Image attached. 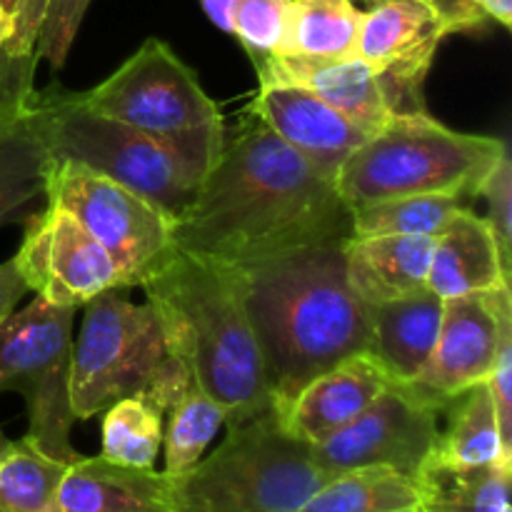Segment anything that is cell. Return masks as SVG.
<instances>
[{
    "label": "cell",
    "mask_w": 512,
    "mask_h": 512,
    "mask_svg": "<svg viewBox=\"0 0 512 512\" xmlns=\"http://www.w3.org/2000/svg\"><path fill=\"white\" fill-rule=\"evenodd\" d=\"M28 293L23 275H20L15 258L0 263V323L15 310L18 300Z\"/></svg>",
    "instance_id": "37"
},
{
    "label": "cell",
    "mask_w": 512,
    "mask_h": 512,
    "mask_svg": "<svg viewBox=\"0 0 512 512\" xmlns=\"http://www.w3.org/2000/svg\"><path fill=\"white\" fill-rule=\"evenodd\" d=\"M175 358L150 303H130L118 290L95 295L85 303L70 358L75 420L103 415L118 400L148 390Z\"/></svg>",
    "instance_id": "8"
},
{
    "label": "cell",
    "mask_w": 512,
    "mask_h": 512,
    "mask_svg": "<svg viewBox=\"0 0 512 512\" xmlns=\"http://www.w3.org/2000/svg\"><path fill=\"white\" fill-rule=\"evenodd\" d=\"M512 463L485 468H448L428 460L418 475L420 512H510Z\"/></svg>",
    "instance_id": "26"
},
{
    "label": "cell",
    "mask_w": 512,
    "mask_h": 512,
    "mask_svg": "<svg viewBox=\"0 0 512 512\" xmlns=\"http://www.w3.org/2000/svg\"><path fill=\"white\" fill-rule=\"evenodd\" d=\"M435 238L368 235L345 240V275L358 300L380 305L428 288Z\"/></svg>",
    "instance_id": "21"
},
{
    "label": "cell",
    "mask_w": 512,
    "mask_h": 512,
    "mask_svg": "<svg viewBox=\"0 0 512 512\" xmlns=\"http://www.w3.org/2000/svg\"><path fill=\"white\" fill-rule=\"evenodd\" d=\"M53 512H173L170 478L80 455L65 468Z\"/></svg>",
    "instance_id": "19"
},
{
    "label": "cell",
    "mask_w": 512,
    "mask_h": 512,
    "mask_svg": "<svg viewBox=\"0 0 512 512\" xmlns=\"http://www.w3.org/2000/svg\"><path fill=\"white\" fill-rule=\"evenodd\" d=\"M0 5H3V8H5V13L13 15L15 8H18V0H0Z\"/></svg>",
    "instance_id": "41"
},
{
    "label": "cell",
    "mask_w": 512,
    "mask_h": 512,
    "mask_svg": "<svg viewBox=\"0 0 512 512\" xmlns=\"http://www.w3.org/2000/svg\"><path fill=\"white\" fill-rule=\"evenodd\" d=\"M445 413L448 428L440 430L430 460L458 470L512 463V450L503 443L488 380L455 395Z\"/></svg>",
    "instance_id": "23"
},
{
    "label": "cell",
    "mask_w": 512,
    "mask_h": 512,
    "mask_svg": "<svg viewBox=\"0 0 512 512\" xmlns=\"http://www.w3.org/2000/svg\"><path fill=\"white\" fill-rule=\"evenodd\" d=\"M508 335H512L510 285L443 300L438 343L415 383L450 403L463 390L488 380Z\"/></svg>",
    "instance_id": "14"
},
{
    "label": "cell",
    "mask_w": 512,
    "mask_h": 512,
    "mask_svg": "<svg viewBox=\"0 0 512 512\" xmlns=\"http://www.w3.org/2000/svg\"><path fill=\"white\" fill-rule=\"evenodd\" d=\"M140 288L168 350L188 365L193 383L228 410V425L273 410L235 265L175 248Z\"/></svg>",
    "instance_id": "3"
},
{
    "label": "cell",
    "mask_w": 512,
    "mask_h": 512,
    "mask_svg": "<svg viewBox=\"0 0 512 512\" xmlns=\"http://www.w3.org/2000/svg\"><path fill=\"white\" fill-rule=\"evenodd\" d=\"M293 0H238L230 35L240 40L253 63L278 55L283 48Z\"/></svg>",
    "instance_id": "31"
},
{
    "label": "cell",
    "mask_w": 512,
    "mask_h": 512,
    "mask_svg": "<svg viewBox=\"0 0 512 512\" xmlns=\"http://www.w3.org/2000/svg\"><path fill=\"white\" fill-rule=\"evenodd\" d=\"M33 75L0 60V225L25 223L48 205L53 158L35 113Z\"/></svg>",
    "instance_id": "15"
},
{
    "label": "cell",
    "mask_w": 512,
    "mask_h": 512,
    "mask_svg": "<svg viewBox=\"0 0 512 512\" xmlns=\"http://www.w3.org/2000/svg\"><path fill=\"white\" fill-rule=\"evenodd\" d=\"M328 478L270 410L230 423L213 455L170 478V495L173 512H300Z\"/></svg>",
    "instance_id": "5"
},
{
    "label": "cell",
    "mask_w": 512,
    "mask_h": 512,
    "mask_svg": "<svg viewBox=\"0 0 512 512\" xmlns=\"http://www.w3.org/2000/svg\"><path fill=\"white\" fill-rule=\"evenodd\" d=\"M250 113L263 120L310 168L333 183L345 160L370 138L333 105L298 85H260L250 103Z\"/></svg>",
    "instance_id": "16"
},
{
    "label": "cell",
    "mask_w": 512,
    "mask_h": 512,
    "mask_svg": "<svg viewBox=\"0 0 512 512\" xmlns=\"http://www.w3.org/2000/svg\"><path fill=\"white\" fill-rule=\"evenodd\" d=\"M420 3L428 5L438 15L448 35L473 33L488 23L485 13L480 10V0H420Z\"/></svg>",
    "instance_id": "36"
},
{
    "label": "cell",
    "mask_w": 512,
    "mask_h": 512,
    "mask_svg": "<svg viewBox=\"0 0 512 512\" xmlns=\"http://www.w3.org/2000/svg\"><path fill=\"white\" fill-rule=\"evenodd\" d=\"M88 5L90 0H50L43 15V25H40L38 43H35L33 50L35 63L48 60L53 70L63 68Z\"/></svg>",
    "instance_id": "32"
},
{
    "label": "cell",
    "mask_w": 512,
    "mask_h": 512,
    "mask_svg": "<svg viewBox=\"0 0 512 512\" xmlns=\"http://www.w3.org/2000/svg\"><path fill=\"white\" fill-rule=\"evenodd\" d=\"M373 358L395 383H415L438 343L443 298L425 288L408 298L368 305Z\"/></svg>",
    "instance_id": "22"
},
{
    "label": "cell",
    "mask_w": 512,
    "mask_h": 512,
    "mask_svg": "<svg viewBox=\"0 0 512 512\" xmlns=\"http://www.w3.org/2000/svg\"><path fill=\"white\" fill-rule=\"evenodd\" d=\"M450 403L420 383H390L353 423L313 445L328 475L365 465H388L418 478L440 438V415Z\"/></svg>",
    "instance_id": "11"
},
{
    "label": "cell",
    "mask_w": 512,
    "mask_h": 512,
    "mask_svg": "<svg viewBox=\"0 0 512 512\" xmlns=\"http://www.w3.org/2000/svg\"><path fill=\"white\" fill-rule=\"evenodd\" d=\"M223 425H228V410L190 383L178 403L168 410V425L163 430V473L170 478L188 473L200 463Z\"/></svg>",
    "instance_id": "29"
},
{
    "label": "cell",
    "mask_w": 512,
    "mask_h": 512,
    "mask_svg": "<svg viewBox=\"0 0 512 512\" xmlns=\"http://www.w3.org/2000/svg\"><path fill=\"white\" fill-rule=\"evenodd\" d=\"M238 273L278 418L310 380L373 348L368 305L345 275V240L290 250Z\"/></svg>",
    "instance_id": "2"
},
{
    "label": "cell",
    "mask_w": 512,
    "mask_h": 512,
    "mask_svg": "<svg viewBox=\"0 0 512 512\" xmlns=\"http://www.w3.org/2000/svg\"><path fill=\"white\" fill-rule=\"evenodd\" d=\"M18 263L28 290L60 308H80L105 290L125 288L123 273L103 245L60 205L25 220Z\"/></svg>",
    "instance_id": "12"
},
{
    "label": "cell",
    "mask_w": 512,
    "mask_h": 512,
    "mask_svg": "<svg viewBox=\"0 0 512 512\" xmlns=\"http://www.w3.org/2000/svg\"><path fill=\"white\" fill-rule=\"evenodd\" d=\"M350 235L353 215L333 180L253 113L225 130L223 153L173 225L175 248L235 268Z\"/></svg>",
    "instance_id": "1"
},
{
    "label": "cell",
    "mask_w": 512,
    "mask_h": 512,
    "mask_svg": "<svg viewBox=\"0 0 512 512\" xmlns=\"http://www.w3.org/2000/svg\"><path fill=\"white\" fill-rule=\"evenodd\" d=\"M363 10L353 0H293L278 55L298 60L353 58Z\"/></svg>",
    "instance_id": "25"
},
{
    "label": "cell",
    "mask_w": 512,
    "mask_h": 512,
    "mask_svg": "<svg viewBox=\"0 0 512 512\" xmlns=\"http://www.w3.org/2000/svg\"><path fill=\"white\" fill-rule=\"evenodd\" d=\"M478 198L488 203V223L500 245L505 263L512 268V163L505 155L480 185Z\"/></svg>",
    "instance_id": "33"
},
{
    "label": "cell",
    "mask_w": 512,
    "mask_h": 512,
    "mask_svg": "<svg viewBox=\"0 0 512 512\" xmlns=\"http://www.w3.org/2000/svg\"><path fill=\"white\" fill-rule=\"evenodd\" d=\"M355 58L378 73L395 118L428 113L425 78L438 45L448 38L438 15L420 0H368Z\"/></svg>",
    "instance_id": "13"
},
{
    "label": "cell",
    "mask_w": 512,
    "mask_h": 512,
    "mask_svg": "<svg viewBox=\"0 0 512 512\" xmlns=\"http://www.w3.org/2000/svg\"><path fill=\"white\" fill-rule=\"evenodd\" d=\"M488 388L493 395L495 415H498L503 443L512 450V335L503 340L495 358L493 370L488 375Z\"/></svg>",
    "instance_id": "35"
},
{
    "label": "cell",
    "mask_w": 512,
    "mask_h": 512,
    "mask_svg": "<svg viewBox=\"0 0 512 512\" xmlns=\"http://www.w3.org/2000/svg\"><path fill=\"white\" fill-rule=\"evenodd\" d=\"M65 468L28 438L10 440L0 455V512H53Z\"/></svg>",
    "instance_id": "28"
},
{
    "label": "cell",
    "mask_w": 512,
    "mask_h": 512,
    "mask_svg": "<svg viewBox=\"0 0 512 512\" xmlns=\"http://www.w3.org/2000/svg\"><path fill=\"white\" fill-rule=\"evenodd\" d=\"M258 83L298 85L333 105L358 128L373 135L395 118L378 73L360 58L343 60H298L270 55L253 63Z\"/></svg>",
    "instance_id": "17"
},
{
    "label": "cell",
    "mask_w": 512,
    "mask_h": 512,
    "mask_svg": "<svg viewBox=\"0 0 512 512\" xmlns=\"http://www.w3.org/2000/svg\"><path fill=\"white\" fill-rule=\"evenodd\" d=\"M163 400L153 393L128 395L103 413V458L128 468H155L163 450L165 430Z\"/></svg>",
    "instance_id": "27"
},
{
    "label": "cell",
    "mask_w": 512,
    "mask_h": 512,
    "mask_svg": "<svg viewBox=\"0 0 512 512\" xmlns=\"http://www.w3.org/2000/svg\"><path fill=\"white\" fill-rule=\"evenodd\" d=\"M80 100L178 155L203 183L225 145L218 103L168 43L148 38L110 78Z\"/></svg>",
    "instance_id": "6"
},
{
    "label": "cell",
    "mask_w": 512,
    "mask_h": 512,
    "mask_svg": "<svg viewBox=\"0 0 512 512\" xmlns=\"http://www.w3.org/2000/svg\"><path fill=\"white\" fill-rule=\"evenodd\" d=\"M48 200L68 210L113 258L125 288L143 285L173 255V220L125 185L75 163H53Z\"/></svg>",
    "instance_id": "10"
},
{
    "label": "cell",
    "mask_w": 512,
    "mask_h": 512,
    "mask_svg": "<svg viewBox=\"0 0 512 512\" xmlns=\"http://www.w3.org/2000/svg\"><path fill=\"white\" fill-rule=\"evenodd\" d=\"M510 285L493 228L485 218L465 208L435 235L428 268V288L443 300Z\"/></svg>",
    "instance_id": "20"
},
{
    "label": "cell",
    "mask_w": 512,
    "mask_h": 512,
    "mask_svg": "<svg viewBox=\"0 0 512 512\" xmlns=\"http://www.w3.org/2000/svg\"><path fill=\"white\" fill-rule=\"evenodd\" d=\"M50 0H18V8L13 13V33L8 43L3 45L0 60L10 65H23V68H38L33 60L35 43H38L40 25H43L45 8Z\"/></svg>",
    "instance_id": "34"
},
{
    "label": "cell",
    "mask_w": 512,
    "mask_h": 512,
    "mask_svg": "<svg viewBox=\"0 0 512 512\" xmlns=\"http://www.w3.org/2000/svg\"><path fill=\"white\" fill-rule=\"evenodd\" d=\"M465 208L468 200L455 195H418V198H393L360 205L350 210L353 215L350 238H368V235L435 238Z\"/></svg>",
    "instance_id": "30"
},
{
    "label": "cell",
    "mask_w": 512,
    "mask_h": 512,
    "mask_svg": "<svg viewBox=\"0 0 512 512\" xmlns=\"http://www.w3.org/2000/svg\"><path fill=\"white\" fill-rule=\"evenodd\" d=\"M420 508L418 478L388 465H365L330 475L300 512H420Z\"/></svg>",
    "instance_id": "24"
},
{
    "label": "cell",
    "mask_w": 512,
    "mask_h": 512,
    "mask_svg": "<svg viewBox=\"0 0 512 512\" xmlns=\"http://www.w3.org/2000/svg\"><path fill=\"white\" fill-rule=\"evenodd\" d=\"M75 308L38 298L0 323V393H20L28 410L25 438L50 458H80L70 443V358Z\"/></svg>",
    "instance_id": "9"
},
{
    "label": "cell",
    "mask_w": 512,
    "mask_h": 512,
    "mask_svg": "<svg viewBox=\"0 0 512 512\" xmlns=\"http://www.w3.org/2000/svg\"><path fill=\"white\" fill-rule=\"evenodd\" d=\"M485 18L495 20L503 28H512V0H480Z\"/></svg>",
    "instance_id": "39"
},
{
    "label": "cell",
    "mask_w": 512,
    "mask_h": 512,
    "mask_svg": "<svg viewBox=\"0 0 512 512\" xmlns=\"http://www.w3.org/2000/svg\"><path fill=\"white\" fill-rule=\"evenodd\" d=\"M35 113L53 163H75L125 185L163 210L173 225L183 218L200 180L158 140L120 120L90 110L80 93L53 83L35 90Z\"/></svg>",
    "instance_id": "7"
},
{
    "label": "cell",
    "mask_w": 512,
    "mask_h": 512,
    "mask_svg": "<svg viewBox=\"0 0 512 512\" xmlns=\"http://www.w3.org/2000/svg\"><path fill=\"white\" fill-rule=\"evenodd\" d=\"M508 145L490 135L460 133L430 113L400 115L370 135L335 178L350 210L418 195L475 200Z\"/></svg>",
    "instance_id": "4"
},
{
    "label": "cell",
    "mask_w": 512,
    "mask_h": 512,
    "mask_svg": "<svg viewBox=\"0 0 512 512\" xmlns=\"http://www.w3.org/2000/svg\"><path fill=\"white\" fill-rule=\"evenodd\" d=\"M8 445H10L8 435H5V433H3V428H0V455H3L5 450H8Z\"/></svg>",
    "instance_id": "42"
},
{
    "label": "cell",
    "mask_w": 512,
    "mask_h": 512,
    "mask_svg": "<svg viewBox=\"0 0 512 512\" xmlns=\"http://www.w3.org/2000/svg\"><path fill=\"white\" fill-rule=\"evenodd\" d=\"M10 33H13V15L5 13V8L0 5V53H3V45L8 43Z\"/></svg>",
    "instance_id": "40"
},
{
    "label": "cell",
    "mask_w": 512,
    "mask_h": 512,
    "mask_svg": "<svg viewBox=\"0 0 512 512\" xmlns=\"http://www.w3.org/2000/svg\"><path fill=\"white\" fill-rule=\"evenodd\" d=\"M235 3H238V0H200L205 15H208L223 33H230V30H233Z\"/></svg>",
    "instance_id": "38"
},
{
    "label": "cell",
    "mask_w": 512,
    "mask_h": 512,
    "mask_svg": "<svg viewBox=\"0 0 512 512\" xmlns=\"http://www.w3.org/2000/svg\"><path fill=\"white\" fill-rule=\"evenodd\" d=\"M353 3H355V5H358V3H368V0H353Z\"/></svg>",
    "instance_id": "43"
},
{
    "label": "cell",
    "mask_w": 512,
    "mask_h": 512,
    "mask_svg": "<svg viewBox=\"0 0 512 512\" xmlns=\"http://www.w3.org/2000/svg\"><path fill=\"white\" fill-rule=\"evenodd\" d=\"M390 383L373 353L353 355L310 380L278 420L303 443L320 445L353 423Z\"/></svg>",
    "instance_id": "18"
}]
</instances>
